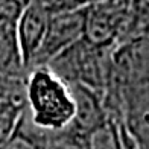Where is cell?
I'll return each mask as SVG.
<instances>
[{
	"label": "cell",
	"instance_id": "cell-3",
	"mask_svg": "<svg viewBox=\"0 0 149 149\" xmlns=\"http://www.w3.org/2000/svg\"><path fill=\"white\" fill-rule=\"evenodd\" d=\"M116 49L94 46L85 38L70 46L47 65L67 85H81L105 97Z\"/></svg>",
	"mask_w": 149,
	"mask_h": 149
},
{
	"label": "cell",
	"instance_id": "cell-5",
	"mask_svg": "<svg viewBox=\"0 0 149 149\" xmlns=\"http://www.w3.org/2000/svg\"><path fill=\"white\" fill-rule=\"evenodd\" d=\"M87 8L52 14L46 35L29 67V72L38 67H47L58 55L85 35Z\"/></svg>",
	"mask_w": 149,
	"mask_h": 149
},
{
	"label": "cell",
	"instance_id": "cell-2",
	"mask_svg": "<svg viewBox=\"0 0 149 149\" xmlns=\"http://www.w3.org/2000/svg\"><path fill=\"white\" fill-rule=\"evenodd\" d=\"M24 97V117L38 131L58 137L70 128L76 113L73 93L49 67H38L28 73Z\"/></svg>",
	"mask_w": 149,
	"mask_h": 149
},
{
	"label": "cell",
	"instance_id": "cell-1",
	"mask_svg": "<svg viewBox=\"0 0 149 149\" xmlns=\"http://www.w3.org/2000/svg\"><path fill=\"white\" fill-rule=\"evenodd\" d=\"M105 107L123 120L140 149H149V26L114 50Z\"/></svg>",
	"mask_w": 149,
	"mask_h": 149
},
{
	"label": "cell",
	"instance_id": "cell-6",
	"mask_svg": "<svg viewBox=\"0 0 149 149\" xmlns=\"http://www.w3.org/2000/svg\"><path fill=\"white\" fill-rule=\"evenodd\" d=\"M50 15L52 14L44 0H29L18 20L17 33L28 72L44 40Z\"/></svg>",
	"mask_w": 149,
	"mask_h": 149
},
{
	"label": "cell",
	"instance_id": "cell-10",
	"mask_svg": "<svg viewBox=\"0 0 149 149\" xmlns=\"http://www.w3.org/2000/svg\"><path fill=\"white\" fill-rule=\"evenodd\" d=\"M26 78H23V79H9V78H2L0 76V100L9 99V97H24Z\"/></svg>",
	"mask_w": 149,
	"mask_h": 149
},
{
	"label": "cell",
	"instance_id": "cell-4",
	"mask_svg": "<svg viewBox=\"0 0 149 149\" xmlns=\"http://www.w3.org/2000/svg\"><path fill=\"white\" fill-rule=\"evenodd\" d=\"M131 22V0H102L87 8L84 38L94 46L117 49Z\"/></svg>",
	"mask_w": 149,
	"mask_h": 149
},
{
	"label": "cell",
	"instance_id": "cell-9",
	"mask_svg": "<svg viewBox=\"0 0 149 149\" xmlns=\"http://www.w3.org/2000/svg\"><path fill=\"white\" fill-rule=\"evenodd\" d=\"M26 108V97H9L0 100V145L9 140L20 125Z\"/></svg>",
	"mask_w": 149,
	"mask_h": 149
},
{
	"label": "cell",
	"instance_id": "cell-8",
	"mask_svg": "<svg viewBox=\"0 0 149 149\" xmlns=\"http://www.w3.org/2000/svg\"><path fill=\"white\" fill-rule=\"evenodd\" d=\"M55 139L56 137H50V135L38 131L37 128H33L23 113L17 131L9 140L0 145V149H47L55 141Z\"/></svg>",
	"mask_w": 149,
	"mask_h": 149
},
{
	"label": "cell",
	"instance_id": "cell-11",
	"mask_svg": "<svg viewBox=\"0 0 149 149\" xmlns=\"http://www.w3.org/2000/svg\"><path fill=\"white\" fill-rule=\"evenodd\" d=\"M47 149H81V148H79V145L76 143V141L67 139L64 135V132H63L61 135H58V139Z\"/></svg>",
	"mask_w": 149,
	"mask_h": 149
},
{
	"label": "cell",
	"instance_id": "cell-7",
	"mask_svg": "<svg viewBox=\"0 0 149 149\" xmlns=\"http://www.w3.org/2000/svg\"><path fill=\"white\" fill-rule=\"evenodd\" d=\"M28 73L18 41L17 24L0 23V76L23 79Z\"/></svg>",
	"mask_w": 149,
	"mask_h": 149
}]
</instances>
